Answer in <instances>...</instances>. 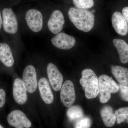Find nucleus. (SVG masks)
<instances>
[{"mask_svg": "<svg viewBox=\"0 0 128 128\" xmlns=\"http://www.w3.org/2000/svg\"><path fill=\"white\" fill-rule=\"evenodd\" d=\"M69 18L76 28L82 32H90L94 27L95 17L86 9L72 7L68 12Z\"/></svg>", "mask_w": 128, "mask_h": 128, "instance_id": "f257e3e1", "label": "nucleus"}, {"mask_svg": "<svg viewBox=\"0 0 128 128\" xmlns=\"http://www.w3.org/2000/svg\"><path fill=\"white\" fill-rule=\"evenodd\" d=\"M82 76L80 82L86 97L88 99L95 98L99 93L98 80L96 73L91 69H86L82 71Z\"/></svg>", "mask_w": 128, "mask_h": 128, "instance_id": "f03ea898", "label": "nucleus"}, {"mask_svg": "<svg viewBox=\"0 0 128 128\" xmlns=\"http://www.w3.org/2000/svg\"><path fill=\"white\" fill-rule=\"evenodd\" d=\"M100 101L105 103L110 100L112 93L119 90V86L112 78L106 75H102L98 78Z\"/></svg>", "mask_w": 128, "mask_h": 128, "instance_id": "7ed1b4c3", "label": "nucleus"}, {"mask_svg": "<svg viewBox=\"0 0 128 128\" xmlns=\"http://www.w3.org/2000/svg\"><path fill=\"white\" fill-rule=\"evenodd\" d=\"M2 25L4 31L8 33L15 34L17 32V20L11 8H6L2 10Z\"/></svg>", "mask_w": 128, "mask_h": 128, "instance_id": "20e7f679", "label": "nucleus"}, {"mask_svg": "<svg viewBox=\"0 0 128 128\" xmlns=\"http://www.w3.org/2000/svg\"><path fill=\"white\" fill-rule=\"evenodd\" d=\"M7 121L9 125L16 128H28L32 125L25 114L19 110H13L10 112L8 116Z\"/></svg>", "mask_w": 128, "mask_h": 128, "instance_id": "39448f33", "label": "nucleus"}, {"mask_svg": "<svg viewBox=\"0 0 128 128\" xmlns=\"http://www.w3.org/2000/svg\"><path fill=\"white\" fill-rule=\"evenodd\" d=\"M22 82L27 92L32 93L36 90L37 80L36 70L34 66L28 65L24 69Z\"/></svg>", "mask_w": 128, "mask_h": 128, "instance_id": "423d86ee", "label": "nucleus"}, {"mask_svg": "<svg viewBox=\"0 0 128 128\" xmlns=\"http://www.w3.org/2000/svg\"><path fill=\"white\" fill-rule=\"evenodd\" d=\"M60 90V97L61 102L65 106L70 107L76 100L74 87L70 80H67L62 85Z\"/></svg>", "mask_w": 128, "mask_h": 128, "instance_id": "0eeeda50", "label": "nucleus"}, {"mask_svg": "<svg viewBox=\"0 0 128 128\" xmlns=\"http://www.w3.org/2000/svg\"><path fill=\"white\" fill-rule=\"evenodd\" d=\"M25 18L32 31L38 32L41 31L43 26V17L40 12L35 9H30L26 13Z\"/></svg>", "mask_w": 128, "mask_h": 128, "instance_id": "6e6552de", "label": "nucleus"}, {"mask_svg": "<svg viewBox=\"0 0 128 128\" xmlns=\"http://www.w3.org/2000/svg\"><path fill=\"white\" fill-rule=\"evenodd\" d=\"M47 73L52 88L55 91L61 89L63 81L62 74L54 64L49 63L47 66Z\"/></svg>", "mask_w": 128, "mask_h": 128, "instance_id": "1a4fd4ad", "label": "nucleus"}, {"mask_svg": "<svg viewBox=\"0 0 128 128\" xmlns=\"http://www.w3.org/2000/svg\"><path fill=\"white\" fill-rule=\"evenodd\" d=\"M53 45L58 48L68 50L74 47L76 40L74 37L64 32L57 34L51 39Z\"/></svg>", "mask_w": 128, "mask_h": 128, "instance_id": "9d476101", "label": "nucleus"}, {"mask_svg": "<svg viewBox=\"0 0 128 128\" xmlns=\"http://www.w3.org/2000/svg\"><path fill=\"white\" fill-rule=\"evenodd\" d=\"M64 22L63 13L58 10H55L53 12L48 21V28L51 32L57 34L63 29Z\"/></svg>", "mask_w": 128, "mask_h": 128, "instance_id": "9b49d317", "label": "nucleus"}, {"mask_svg": "<svg viewBox=\"0 0 128 128\" xmlns=\"http://www.w3.org/2000/svg\"><path fill=\"white\" fill-rule=\"evenodd\" d=\"M13 96L14 100L20 105L24 104L27 100V91L24 86L22 80L20 78H17L14 80Z\"/></svg>", "mask_w": 128, "mask_h": 128, "instance_id": "f8f14e48", "label": "nucleus"}, {"mask_svg": "<svg viewBox=\"0 0 128 128\" xmlns=\"http://www.w3.org/2000/svg\"><path fill=\"white\" fill-rule=\"evenodd\" d=\"M113 27L117 33L125 36L128 32V25L122 14L119 12H115L112 16Z\"/></svg>", "mask_w": 128, "mask_h": 128, "instance_id": "ddd939ff", "label": "nucleus"}, {"mask_svg": "<svg viewBox=\"0 0 128 128\" xmlns=\"http://www.w3.org/2000/svg\"><path fill=\"white\" fill-rule=\"evenodd\" d=\"M40 96L44 102L46 104H50L54 101V96L47 79L42 78L38 83Z\"/></svg>", "mask_w": 128, "mask_h": 128, "instance_id": "4468645a", "label": "nucleus"}, {"mask_svg": "<svg viewBox=\"0 0 128 128\" xmlns=\"http://www.w3.org/2000/svg\"><path fill=\"white\" fill-rule=\"evenodd\" d=\"M0 61L7 67H11L14 64L12 52L7 44L0 43Z\"/></svg>", "mask_w": 128, "mask_h": 128, "instance_id": "2eb2a0df", "label": "nucleus"}, {"mask_svg": "<svg viewBox=\"0 0 128 128\" xmlns=\"http://www.w3.org/2000/svg\"><path fill=\"white\" fill-rule=\"evenodd\" d=\"M119 56L120 61L123 64L128 63V44L123 40L115 38L113 40Z\"/></svg>", "mask_w": 128, "mask_h": 128, "instance_id": "dca6fc26", "label": "nucleus"}, {"mask_svg": "<svg viewBox=\"0 0 128 128\" xmlns=\"http://www.w3.org/2000/svg\"><path fill=\"white\" fill-rule=\"evenodd\" d=\"M112 72L120 84L128 86V70L118 66H112Z\"/></svg>", "mask_w": 128, "mask_h": 128, "instance_id": "f3484780", "label": "nucleus"}, {"mask_svg": "<svg viewBox=\"0 0 128 128\" xmlns=\"http://www.w3.org/2000/svg\"><path fill=\"white\" fill-rule=\"evenodd\" d=\"M100 115L105 126L108 128L113 126L116 121L112 108L110 106L104 107L101 110Z\"/></svg>", "mask_w": 128, "mask_h": 128, "instance_id": "a211bd4d", "label": "nucleus"}, {"mask_svg": "<svg viewBox=\"0 0 128 128\" xmlns=\"http://www.w3.org/2000/svg\"><path fill=\"white\" fill-rule=\"evenodd\" d=\"M66 115L70 121H76L83 117L84 113L79 106H71L67 110Z\"/></svg>", "mask_w": 128, "mask_h": 128, "instance_id": "6ab92c4d", "label": "nucleus"}, {"mask_svg": "<svg viewBox=\"0 0 128 128\" xmlns=\"http://www.w3.org/2000/svg\"><path fill=\"white\" fill-rule=\"evenodd\" d=\"M117 123L121 124L126 121L128 124V107L121 108L116 110L114 113Z\"/></svg>", "mask_w": 128, "mask_h": 128, "instance_id": "aec40b11", "label": "nucleus"}, {"mask_svg": "<svg viewBox=\"0 0 128 128\" xmlns=\"http://www.w3.org/2000/svg\"><path fill=\"white\" fill-rule=\"evenodd\" d=\"M73 4L76 7L80 9H87L94 6L93 0H73Z\"/></svg>", "mask_w": 128, "mask_h": 128, "instance_id": "412c9836", "label": "nucleus"}, {"mask_svg": "<svg viewBox=\"0 0 128 128\" xmlns=\"http://www.w3.org/2000/svg\"><path fill=\"white\" fill-rule=\"evenodd\" d=\"M91 124V120L90 118L83 116L76 121L75 128H90Z\"/></svg>", "mask_w": 128, "mask_h": 128, "instance_id": "4be33fe9", "label": "nucleus"}, {"mask_svg": "<svg viewBox=\"0 0 128 128\" xmlns=\"http://www.w3.org/2000/svg\"><path fill=\"white\" fill-rule=\"evenodd\" d=\"M118 86L121 98L124 100L128 102V86L120 84Z\"/></svg>", "mask_w": 128, "mask_h": 128, "instance_id": "5701e85b", "label": "nucleus"}, {"mask_svg": "<svg viewBox=\"0 0 128 128\" xmlns=\"http://www.w3.org/2000/svg\"><path fill=\"white\" fill-rule=\"evenodd\" d=\"M6 93L4 90L0 89V108H2L6 102Z\"/></svg>", "mask_w": 128, "mask_h": 128, "instance_id": "b1692460", "label": "nucleus"}, {"mask_svg": "<svg viewBox=\"0 0 128 128\" xmlns=\"http://www.w3.org/2000/svg\"><path fill=\"white\" fill-rule=\"evenodd\" d=\"M122 13L127 23H128V6L124 8L122 10Z\"/></svg>", "mask_w": 128, "mask_h": 128, "instance_id": "393cba45", "label": "nucleus"}, {"mask_svg": "<svg viewBox=\"0 0 128 128\" xmlns=\"http://www.w3.org/2000/svg\"><path fill=\"white\" fill-rule=\"evenodd\" d=\"M2 25V16L0 12V29L1 28Z\"/></svg>", "mask_w": 128, "mask_h": 128, "instance_id": "a878e982", "label": "nucleus"}, {"mask_svg": "<svg viewBox=\"0 0 128 128\" xmlns=\"http://www.w3.org/2000/svg\"><path fill=\"white\" fill-rule=\"evenodd\" d=\"M92 12L93 13H94V12H95V10H92Z\"/></svg>", "mask_w": 128, "mask_h": 128, "instance_id": "bb28decb", "label": "nucleus"}, {"mask_svg": "<svg viewBox=\"0 0 128 128\" xmlns=\"http://www.w3.org/2000/svg\"><path fill=\"white\" fill-rule=\"evenodd\" d=\"M0 128H4L0 124Z\"/></svg>", "mask_w": 128, "mask_h": 128, "instance_id": "cd10ccee", "label": "nucleus"}]
</instances>
